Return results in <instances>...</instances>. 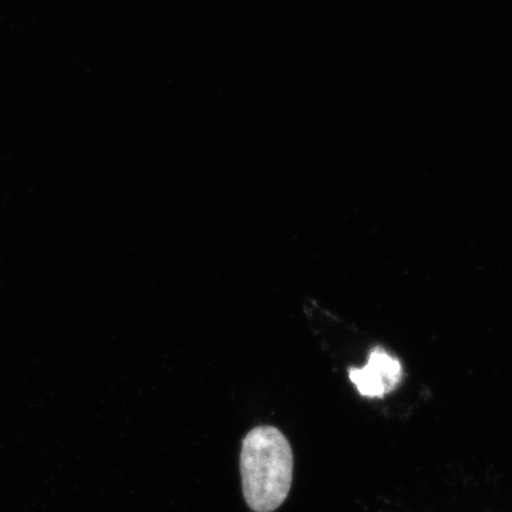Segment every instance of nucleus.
<instances>
[{"instance_id":"f257e3e1","label":"nucleus","mask_w":512,"mask_h":512,"mask_svg":"<svg viewBox=\"0 0 512 512\" xmlns=\"http://www.w3.org/2000/svg\"><path fill=\"white\" fill-rule=\"evenodd\" d=\"M243 496L256 512H272L286 501L293 479V452L278 428L260 426L243 439Z\"/></svg>"},{"instance_id":"f03ea898","label":"nucleus","mask_w":512,"mask_h":512,"mask_svg":"<svg viewBox=\"0 0 512 512\" xmlns=\"http://www.w3.org/2000/svg\"><path fill=\"white\" fill-rule=\"evenodd\" d=\"M403 369L398 357L382 347L369 352L366 366L351 368L350 381L355 384L358 393L366 398L382 399L394 392L402 380Z\"/></svg>"}]
</instances>
